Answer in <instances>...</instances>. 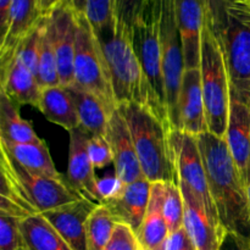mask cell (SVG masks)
I'll list each match as a JSON object with an SVG mask.
<instances>
[{
    "instance_id": "6da1fadb",
    "label": "cell",
    "mask_w": 250,
    "mask_h": 250,
    "mask_svg": "<svg viewBox=\"0 0 250 250\" xmlns=\"http://www.w3.org/2000/svg\"><path fill=\"white\" fill-rule=\"evenodd\" d=\"M217 216L229 236L250 244V209L246 185L225 138L210 132L195 136Z\"/></svg>"
},
{
    "instance_id": "7a4b0ae2",
    "label": "cell",
    "mask_w": 250,
    "mask_h": 250,
    "mask_svg": "<svg viewBox=\"0 0 250 250\" xmlns=\"http://www.w3.org/2000/svg\"><path fill=\"white\" fill-rule=\"evenodd\" d=\"M0 212L23 220L82 199L67 178L37 175L26 170L0 146Z\"/></svg>"
},
{
    "instance_id": "3957f363",
    "label": "cell",
    "mask_w": 250,
    "mask_h": 250,
    "mask_svg": "<svg viewBox=\"0 0 250 250\" xmlns=\"http://www.w3.org/2000/svg\"><path fill=\"white\" fill-rule=\"evenodd\" d=\"M131 131L144 177L151 183H178L170 129L149 109L137 103L119 105Z\"/></svg>"
},
{
    "instance_id": "277c9868",
    "label": "cell",
    "mask_w": 250,
    "mask_h": 250,
    "mask_svg": "<svg viewBox=\"0 0 250 250\" xmlns=\"http://www.w3.org/2000/svg\"><path fill=\"white\" fill-rule=\"evenodd\" d=\"M109 65L117 105L137 103L153 112L148 82L131 41V28L115 20V24L97 36Z\"/></svg>"
},
{
    "instance_id": "5b68a950",
    "label": "cell",
    "mask_w": 250,
    "mask_h": 250,
    "mask_svg": "<svg viewBox=\"0 0 250 250\" xmlns=\"http://www.w3.org/2000/svg\"><path fill=\"white\" fill-rule=\"evenodd\" d=\"M131 41L148 82L153 114L171 131L161 56L160 0H146L131 27Z\"/></svg>"
},
{
    "instance_id": "8992f818",
    "label": "cell",
    "mask_w": 250,
    "mask_h": 250,
    "mask_svg": "<svg viewBox=\"0 0 250 250\" xmlns=\"http://www.w3.org/2000/svg\"><path fill=\"white\" fill-rule=\"evenodd\" d=\"M199 68L208 132L225 138L229 117L231 88L222 45L208 20L203 31Z\"/></svg>"
},
{
    "instance_id": "52a82bcc",
    "label": "cell",
    "mask_w": 250,
    "mask_h": 250,
    "mask_svg": "<svg viewBox=\"0 0 250 250\" xmlns=\"http://www.w3.org/2000/svg\"><path fill=\"white\" fill-rule=\"evenodd\" d=\"M99 98L110 112L119 107L109 65L97 34L85 15H78V33L73 63V84Z\"/></svg>"
},
{
    "instance_id": "ba28073f",
    "label": "cell",
    "mask_w": 250,
    "mask_h": 250,
    "mask_svg": "<svg viewBox=\"0 0 250 250\" xmlns=\"http://www.w3.org/2000/svg\"><path fill=\"white\" fill-rule=\"evenodd\" d=\"M160 43L168 124L172 131L180 129L177 105L181 83L186 70L175 0H160Z\"/></svg>"
},
{
    "instance_id": "9c48e42d",
    "label": "cell",
    "mask_w": 250,
    "mask_h": 250,
    "mask_svg": "<svg viewBox=\"0 0 250 250\" xmlns=\"http://www.w3.org/2000/svg\"><path fill=\"white\" fill-rule=\"evenodd\" d=\"M231 95L250 105V27L229 14L221 38Z\"/></svg>"
},
{
    "instance_id": "30bf717a",
    "label": "cell",
    "mask_w": 250,
    "mask_h": 250,
    "mask_svg": "<svg viewBox=\"0 0 250 250\" xmlns=\"http://www.w3.org/2000/svg\"><path fill=\"white\" fill-rule=\"evenodd\" d=\"M170 139L178 182L187 185L199 198L210 216L220 222L210 194L207 172L197 138L181 129H172L170 132Z\"/></svg>"
},
{
    "instance_id": "8fae6325",
    "label": "cell",
    "mask_w": 250,
    "mask_h": 250,
    "mask_svg": "<svg viewBox=\"0 0 250 250\" xmlns=\"http://www.w3.org/2000/svg\"><path fill=\"white\" fill-rule=\"evenodd\" d=\"M78 15L68 5H60L45 15L46 29L58 61L60 84H73V63L78 33Z\"/></svg>"
},
{
    "instance_id": "7c38bea8",
    "label": "cell",
    "mask_w": 250,
    "mask_h": 250,
    "mask_svg": "<svg viewBox=\"0 0 250 250\" xmlns=\"http://www.w3.org/2000/svg\"><path fill=\"white\" fill-rule=\"evenodd\" d=\"M185 203L183 226L197 250H221L227 238L226 229L212 219L199 198L187 185L178 182Z\"/></svg>"
},
{
    "instance_id": "4fadbf2b",
    "label": "cell",
    "mask_w": 250,
    "mask_h": 250,
    "mask_svg": "<svg viewBox=\"0 0 250 250\" xmlns=\"http://www.w3.org/2000/svg\"><path fill=\"white\" fill-rule=\"evenodd\" d=\"M105 137L111 146L112 155H114L112 164L115 167V176L119 178L120 182L127 186L142 178H146L134 148L131 131L119 107L112 112L110 117Z\"/></svg>"
},
{
    "instance_id": "5bb4252c",
    "label": "cell",
    "mask_w": 250,
    "mask_h": 250,
    "mask_svg": "<svg viewBox=\"0 0 250 250\" xmlns=\"http://www.w3.org/2000/svg\"><path fill=\"white\" fill-rule=\"evenodd\" d=\"M68 165L66 178L72 188H75L83 198L100 204L98 180L95 177V167L90 161L87 151V143L90 134L81 127L68 132Z\"/></svg>"
},
{
    "instance_id": "9a60e30c",
    "label": "cell",
    "mask_w": 250,
    "mask_h": 250,
    "mask_svg": "<svg viewBox=\"0 0 250 250\" xmlns=\"http://www.w3.org/2000/svg\"><path fill=\"white\" fill-rule=\"evenodd\" d=\"M98 203L82 198L43 215L72 250H87V221Z\"/></svg>"
},
{
    "instance_id": "2e32d148",
    "label": "cell",
    "mask_w": 250,
    "mask_h": 250,
    "mask_svg": "<svg viewBox=\"0 0 250 250\" xmlns=\"http://www.w3.org/2000/svg\"><path fill=\"white\" fill-rule=\"evenodd\" d=\"M176 17L183 46L186 68L200 67L202 37L207 23L203 0H175Z\"/></svg>"
},
{
    "instance_id": "e0dca14e",
    "label": "cell",
    "mask_w": 250,
    "mask_h": 250,
    "mask_svg": "<svg viewBox=\"0 0 250 250\" xmlns=\"http://www.w3.org/2000/svg\"><path fill=\"white\" fill-rule=\"evenodd\" d=\"M42 17L41 0H11L6 27L0 36V67L14 58L19 44Z\"/></svg>"
},
{
    "instance_id": "ac0fdd59",
    "label": "cell",
    "mask_w": 250,
    "mask_h": 250,
    "mask_svg": "<svg viewBox=\"0 0 250 250\" xmlns=\"http://www.w3.org/2000/svg\"><path fill=\"white\" fill-rule=\"evenodd\" d=\"M178 124L181 131L198 136L208 132L200 68H186L178 95Z\"/></svg>"
},
{
    "instance_id": "d6986e66",
    "label": "cell",
    "mask_w": 250,
    "mask_h": 250,
    "mask_svg": "<svg viewBox=\"0 0 250 250\" xmlns=\"http://www.w3.org/2000/svg\"><path fill=\"white\" fill-rule=\"evenodd\" d=\"M225 141L239 175L247 185L250 178V105L232 95Z\"/></svg>"
},
{
    "instance_id": "ffe728a7",
    "label": "cell",
    "mask_w": 250,
    "mask_h": 250,
    "mask_svg": "<svg viewBox=\"0 0 250 250\" xmlns=\"http://www.w3.org/2000/svg\"><path fill=\"white\" fill-rule=\"evenodd\" d=\"M151 182L146 178L122 187L115 197L105 199L100 204L106 205L119 224H125L134 232L139 231L150 200Z\"/></svg>"
},
{
    "instance_id": "44dd1931",
    "label": "cell",
    "mask_w": 250,
    "mask_h": 250,
    "mask_svg": "<svg viewBox=\"0 0 250 250\" xmlns=\"http://www.w3.org/2000/svg\"><path fill=\"white\" fill-rule=\"evenodd\" d=\"M0 90L17 105L38 107L42 92L38 78L16 58L0 67Z\"/></svg>"
},
{
    "instance_id": "7402d4cb",
    "label": "cell",
    "mask_w": 250,
    "mask_h": 250,
    "mask_svg": "<svg viewBox=\"0 0 250 250\" xmlns=\"http://www.w3.org/2000/svg\"><path fill=\"white\" fill-rule=\"evenodd\" d=\"M164 190V182L151 183L148 210L141 229L137 232V238L143 250H165L164 246L170 231L163 212Z\"/></svg>"
},
{
    "instance_id": "603a6c76",
    "label": "cell",
    "mask_w": 250,
    "mask_h": 250,
    "mask_svg": "<svg viewBox=\"0 0 250 250\" xmlns=\"http://www.w3.org/2000/svg\"><path fill=\"white\" fill-rule=\"evenodd\" d=\"M37 109L48 121L62 127L67 132L81 126L75 102L67 87L59 84L42 88Z\"/></svg>"
},
{
    "instance_id": "cb8c5ba5",
    "label": "cell",
    "mask_w": 250,
    "mask_h": 250,
    "mask_svg": "<svg viewBox=\"0 0 250 250\" xmlns=\"http://www.w3.org/2000/svg\"><path fill=\"white\" fill-rule=\"evenodd\" d=\"M0 146H2L15 161L31 172L55 178L62 176L56 170L48 144L43 139L32 143H10L0 139Z\"/></svg>"
},
{
    "instance_id": "d4e9b609",
    "label": "cell",
    "mask_w": 250,
    "mask_h": 250,
    "mask_svg": "<svg viewBox=\"0 0 250 250\" xmlns=\"http://www.w3.org/2000/svg\"><path fill=\"white\" fill-rule=\"evenodd\" d=\"M67 88L77 109L81 128L90 136H105L112 112L109 111L99 98L90 92L76 85H70Z\"/></svg>"
},
{
    "instance_id": "484cf974",
    "label": "cell",
    "mask_w": 250,
    "mask_h": 250,
    "mask_svg": "<svg viewBox=\"0 0 250 250\" xmlns=\"http://www.w3.org/2000/svg\"><path fill=\"white\" fill-rule=\"evenodd\" d=\"M20 231L27 250H72L42 214L24 217Z\"/></svg>"
},
{
    "instance_id": "4316f807",
    "label": "cell",
    "mask_w": 250,
    "mask_h": 250,
    "mask_svg": "<svg viewBox=\"0 0 250 250\" xmlns=\"http://www.w3.org/2000/svg\"><path fill=\"white\" fill-rule=\"evenodd\" d=\"M0 139L10 143H32L41 141L31 121L20 115L19 105L0 90Z\"/></svg>"
},
{
    "instance_id": "83f0119b",
    "label": "cell",
    "mask_w": 250,
    "mask_h": 250,
    "mask_svg": "<svg viewBox=\"0 0 250 250\" xmlns=\"http://www.w3.org/2000/svg\"><path fill=\"white\" fill-rule=\"evenodd\" d=\"M119 222L109 208L98 204L87 221V250H103Z\"/></svg>"
},
{
    "instance_id": "f1b7e54d",
    "label": "cell",
    "mask_w": 250,
    "mask_h": 250,
    "mask_svg": "<svg viewBox=\"0 0 250 250\" xmlns=\"http://www.w3.org/2000/svg\"><path fill=\"white\" fill-rule=\"evenodd\" d=\"M37 78H38V82L42 88L53 87V85L60 84L58 61H56L55 50H54L50 37L48 34V29H46L45 16H44V27L43 33H42Z\"/></svg>"
},
{
    "instance_id": "f546056e",
    "label": "cell",
    "mask_w": 250,
    "mask_h": 250,
    "mask_svg": "<svg viewBox=\"0 0 250 250\" xmlns=\"http://www.w3.org/2000/svg\"><path fill=\"white\" fill-rule=\"evenodd\" d=\"M164 217L167 224L170 233L183 227L185 220V203L178 183H165L163 200Z\"/></svg>"
},
{
    "instance_id": "4dcf8cb0",
    "label": "cell",
    "mask_w": 250,
    "mask_h": 250,
    "mask_svg": "<svg viewBox=\"0 0 250 250\" xmlns=\"http://www.w3.org/2000/svg\"><path fill=\"white\" fill-rule=\"evenodd\" d=\"M43 27L44 16L42 17L39 23L22 39L14 55V58H16L21 63H23L36 76L37 71H38L39 51H41V41L42 33H43Z\"/></svg>"
},
{
    "instance_id": "1f68e13d",
    "label": "cell",
    "mask_w": 250,
    "mask_h": 250,
    "mask_svg": "<svg viewBox=\"0 0 250 250\" xmlns=\"http://www.w3.org/2000/svg\"><path fill=\"white\" fill-rule=\"evenodd\" d=\"M85 17L94 33L100 36L115 24V0H87Z\"/></svg>"
},
{
    "instance_id": "d6a6232c",
    "label": "cell",
    "mask_w": 250,
    "mask_h": 250,
    "mask_svg": "<svg viewBox=\"0 0 250 250\" xmlns=\"http://www.w3.org/2000/svg\"><path fill=\"white\" fill-rule=\"evenodd\" d=\"M22 219L14 215L0 212V250H20L23 241L20 231Z\"/></svg>"
},
{
    "instance_id": "836d02e7",
    "label": "cell",
    "mask_w": 250,
    "mask_h": 250,
    "mask_svg": "<svg viewBox=\"0 0 250 250\" xmlns=\"http://www.w3.org/2000/svg\"><path fill=\"white\" fill-rule=\"evenodd\" d=\"M207 11V20L217 38H221L229 21V7L231 0H203Z\"/></svg>"
},
{
    "instance_id": "e575fe53",
    "label": "cell",
    "mask_w": 250,
    "mask_h": 250,
    "mask_svg": "<svg viewBox=\"0 0 250 250\" xmlns=\"http://www.w3.org/2000/svg\"><path fill=\"white\" fill-rule=\"evenodd\" d=\"M87 151L95 168H103L114 163L111 146L105 136H90L87 143Z\"/></svg>"
},
{
    "instance_id": "d590c367",
    "label": "cell",
    "mask_w": 250,
    "mask_h": 250,
    "mask_svg": "<svg viewBox=\"0 0 250 250\" xmlns=\"http://www.w3.org/2000/svg\"><path fill=\"white\" fill-rule=\"evenodd\" d=\"M103 250H143L133 229L125 224H117L111 238Z\"/></svg>"
},
{
    "instance_id": "8d00e7d4",
    "label": "cell",
    "mask_w": 250,
    "mask_h": 250,
    "mask_svg": "<svg viewBox=\"0 0 250 250\" xmlns=\"http://www.w3.org/2000/svg\"><path fill=\"white\" fill-rule=\"evenodd\" d=\"M146 0H115V19L131 28Z\"/></svg>"
},
{
    "instance_id": "74e56055",
    "label": "cell",
    "mask_w": 250,
    "mask_h": 250,
    "mask_svg": "<svg viewBox=\"0 0 250 250\" xmlns=\"http://www.w3.org/2000/svg\"><path fill=\"white\" fill-rule=\"evenodd\" d=\"M165 250H197L193 244L192 238L188 234L185 226L181 227L177 231L168 234L167 239L164 246Z\"/></svg>"
},
{
    "instance_id": "f35d334b",
    "label": "cell",
    "mask_w": 250,
    "mask_h": 250,
    "mask_svg": "<svg viewBox=\"0 0 250 250\" xmlns=\"http://www.w3.org/2000/svg\"><path fill=\"white\" fill-rule=\"evenodd\" d=\"M60 5H68L72 7L77 14L85 15V6H87V0H41V10L42 15L45 16L51 10Z\"/></svg>"
},
{
    "instance_id": "ab89813d",
    "label": "cell",
    "mask_w": 250,
    "mask_h": 250,
    "mask_svg": "<svg viewBox=\"0 0 250 250\" xmlns=\"http://www.w3.org/2000/svg\"><path fill=\"white\" fill-rule=\"evenodd\" d=\"M125 185L120 182L119 178L115 176L112 178H103V180H98V189H99L100 199L104 202L105 199L115 197L120 190L122 189ZM100 202V203H102Z\"/></svg>"
},
{
    "instance_id": "60d3db41",
    "label": "cell",
    "mask_w": 250,
    "mask_h": 250,
    "mask_svg": "<svg viewBox=\"0 0 250 250\" xmlns=\"http://www.w3.org/2000/svg\"><path fill=\"white\" fill-rule=\"evenodd\" d=\"M229 12L250 27V6L239 1H231Z\"/></svg>"
},
{
    "instance_id": "b9f144b4",
    "label": "cell",
    "mask_w": 250,
    "mask_h": 250,
    "mask_svg": "<svg viewBox=\"0 0 250 250\" xmlns=\"http://www.w3.org/2000/svg\"><path fill=\"white\" fill-rule=\"evenodd\" d=\"M221 250H250V244L239 241L233 236H227Z\"/></svg>"
},
{
    "instance_id": "7bdbcfd3",
    "label": "cell",
    "mask_w": 250,
    "mask_h": 250,
    "mask_svg": "<svg viewBox=\"0 0 250 250\" xmlns=\"http://www.w3.org/2000/svg\"><path fill=\"white\" fill-rule=\"evenodd\" d=\"M10 4H11V0H0V36L4 33L5 27H6Z\"/></svg>"
},
{
    "instance_id": "ee69618b",
    "label": "cell",
    "mask_w": 250,
    "mask_h": 250,
    "mask_svg": "<svg viewBox=\"0 0 250 250\" xmlns=\"http://www.w3.org/2000/svg\"><path fill=\"white\" fill-rule=\"evenodd\" d=\"M246 189H247V197H248L249 209H250V178H249V181H248V182H247V185H246Z\"/></svg>"
},
{
    "instance_id": "f6af8a7d",
    "label": "cell",
    "mask_w": 250,
    "mask_h": 250,
    "mask_svg": "<svg viewBox=\"0 0 250 250\" xmlns=\"http://www.w3.org/2000/svg\"><path fill=\"white\" fill-rule=\"evenodd\" d=\"M231 1H241V2H244V4L250 5V0H231Z\"/></svg>"
},
{
    "instance_id": "bcb514c9",
    "label": "cell",
    "mask_w": 250,
    "mask_h": 250,
    "mask_svg": "<svg viewBox=\"0 0 250 250\" xmlns=\"http://www.w3.org/2000/svg\"><path fill=\"white\" fill-rule=\"evenodd\" d=\"M20 250H27L26 248H24V247H23V248H21V249H20Z\"/></svg>"
},
{
    "instance_id": "7dc6e473",
    "label": "cell",
    "mask_w": 250,
    "mask_h": 250,
    "mask_svg": "<svg viewBox=\"0 0 250 250\" xmlns=\"http://www.w3.org/2000/svg\"><path fill=\"white\" fill-rule=\"evenodd\" d=\"M239 2H241V1H239ZM243 4H244V2H243ZM246 5H248V4H246ZM249 6H250V5H249Z\"/></svg>"
}]
</instances>
